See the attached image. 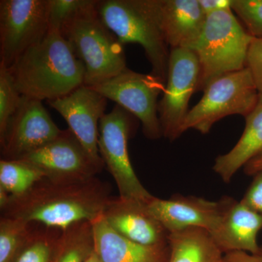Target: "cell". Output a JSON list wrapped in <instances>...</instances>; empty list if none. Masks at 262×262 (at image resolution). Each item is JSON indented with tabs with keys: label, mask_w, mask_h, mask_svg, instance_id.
I'll return each mask as SVG.
<instances>
[{
	"label": "cell",
	"mask_w": 262,
	"mask_h": 262,
	"mask_svg": "<svg viewBox=\"0 0 262 262\" xmlns=\"http://www.w3.org/2000/svg\"><path fill=\"white\" fill-rule=\"evenodd\" d=\"M258 99L259 94L247 67L222 76L207 86L199 102L189 110L182 133L193 129L202 134H208L215 122L226 117L247 116Z\"/></svg>",
	"instance_id": "cell-6"
},
{
	"label": "cell",
	"mask_w": 262,
	"mask_h": 262,
	"mask_svg": "<svg viewBox=\"0 0 262 262\" xmlns=\"http://www.w3.org/2000/svg\"><path fill=\"white\" fill-rule=\"evenodd\" d=\"M111 188L96 177L68 180L44 177L24 195L10 198L3 216L37 222L48 229H67L93 222L111 201Z\"/></svg>",
	"instance_id": "cell-1"
},
{
	"label": "cell",
	"mask_w": 262,
	"mask_h": 262,
	"mask_svg": "<svg viewBox=\"0 0 262 262\" xmlns=\"http://www.w3.org/2000/svg\"><path fill=\"white\" fill-rule=\"evenodd\" d=\"M231 200L224 196L212 201L181 194L165 200L153 196L147 207L169 234L189 228L205 229L211 234L220 225Z\"/></svg>",
	"instance_id": "cell-13"
},
{
	"label": "cell",
	"mask_w": 262,
	"mask_h": 262,
	"mask_svg": "<svg viewBox=\"0 0 262 262\" xmlns=\"http://www.w3.org/2000/svg\"><path fill=\"white\" fill-rule=\"evenodd\" d=\"M98 0H48V31L61 34L76 19L97 6Z\"/></svg>",
	"instance_id": "cell-23"
},
{
	"label": "cell",
	"mask_w": 262,
	"mask_h": 262,
	"mask_svg": "<svg viewBox=\"0 0 262 262\" xmlns=\"http://www.w3.org/2000/svg\"><path fill=\"white\" fill-rule=\"evenodd\" d=\"M251 210L262 215V171L253 176V180L241 201Z\"/></svg>",
	"instance_id": "cell-29"
},
{
	"label": "cell",
	"mask_w": 262,
	"mask_h": 262,
	"mask_svg": "<svg viewBox=\"0 0 262 262\" xmlns=\"http://www.w3.org/2000/svg\"><path fill=\"white\" fill-rule=\"evenodd\" d=\"M62 36L83 63L84 85L94 87L126 70L123 46L101 21L96 8L76 19Z\"/></svg>",
	"instance_id": "cell-5"
},
{
	"label": "cell",
	"mask_w": 262,
	"mask_h": 262,
	"mask_svg": "<svg viewBox=\"0 0 262 262\" xmlns=\"http://www.w3.org/2000/svg\"><path fill=\"white\" fill-rule=\"evenodd\" d=\"M205 15H208L220 10L231 8L232 0H198Z\"/></svg>",
	"instance_id": "cell-31"
},
{
	"label": "cell",
	"mask_w": 262,
	"mask_h": 262,
	"mask_svg": "<svg viewBox=\"0 0 262 262\" xmlns=\"http://www.w3.org/2000/svg\"><path fill=\"white\" fill-rule=\"evenodd\" d=\"M261 230L262 215L232 198L220 225L211 235L223 253L231 251L254 253L261 248L257 238Z\"/></svg>",
	"instance_id": "cell-16"
},
{
	"label": "cell",
	"mask_w": 262,
	"mask_h": 262,
	"mask_svg": "<svg viewBox=\"0 0 262 262\" xmlns=\"http://www.w3.org/2000/svg\"><path fill=\"white\" fill-rule=\"evenodd\" d=\"M103 216L115 232L136 244L147 246L168 244V232L149 211L147 203L112 198Z\"/></svg>",
	"instance_id": "cell-15"
},
{
	"label": "cell",
	"mask_w": 262,
	"mask_h": 262,
	"mask_svg": "<svg viewBox=\"0 0 262 262\" xmlns=\"http://www.w3.org/2000/svg\"><path fill=\"white\" fill-rule=\"evenodd\" d=\"M66 122L90 156L103 163L98 151L100 120L107 99L89 86H80L63 97L48 101ZM104 164V163H103Z\"/></svg>",
	"instance_id": "cell-14"
},
{
	"label": "cell",
	"mask_w": 262,
	"mask_h": 262,
	"mask_svg": "<svg viewBox=\"0 0 262 262\" xmlns=\"http://www.w3.org/2000/svg\"><path fill=\"white\" fill-rule=\"evenodd\" d=\"M199 77V61L194 51L188 48L170 49L165 89L158 103L163 137L169 141H175L183 134L189 100L196 92Z\"/></svg>",
	"instance_id": "cell-9"
},
{
	"label": "cell",
	"mask_w": 262,
	"mask_h": 262,
	"mask_svg": "<svg viewBox=\"0 0 262 262\" xmlns=\"http://www.w3.org/2000/svg\"><path fill=\"white\" fill-rule=\"evenodd\" d=\"M23 96L15 86L9 69L0 63V143L5 134L12 118L16 113Z\"/></svg>",
	"instance_id": "cell-25"
},
{
	"label": "cell",
	"mask_w": 262,
	"mask_h": 262,
	"mask_svg": "<svg viewBox=\"0 0 262 262\" xmlns=\"http://www.w3.org/2000/svg\"><path fill=\"white\" fill-rule=\"evenodd\" d=\"M221 262H262V246L257 253L231 251L224 253Z\"/></svg>",
	"instance_id": "cell-30"
},
{
	"label": "cell",
	"mask_w": 262,
	"mask_h": 262,
	"mask_svg": "<svg viewBox=\"0 0 262 262\" xmlns=\"http://www.w3.org/2000/svg\"><path fill=\"white\" fill-rule=\"evenodd\" d=\"M58 236L46 232H32L12 262H51Z\"/></svg>",
	"instance_id": "cell-26"
},
{
	"label": "cell",
	"mask_w": 262,
	"mask_h": 262,
	"mask_svg": "<svg viewBox=\"0 0 262 262\" xmlns=\"http://www.w3.org/2000/svg\"><path fill=\"white\" fill-rule=\"evenodd\" d=\"M20 219L3 216L0 220V262H12L32 231Z\"/></svg>",
	"instance_id": "cell-24"
},
{
	"label": "cell",
	"mask_w": 262,
	"mask_h": 262,
	"mask_svg": "<svg viewBox=\"0 0 262 262\" xmlns=\"http://www.w3.org/2000/svg\"><path fill=\"white\" fill-rule=\"evenodd\" d=\"M135 118L117 104L110 113L105 114L100 120L98 151L116 183L119 198L148 203L153 195L136 176L127 149Z\"/></svg>",
	"instance_id": "cell-7"
},
{
	"label": "cell",
	"mask_w": 262,
	"mask_h": 262,
	"mask_svg": "<svg viewBox=\"0 0 262 262\" xmlns=\"http://www.w3.org/2000/svg\"><path fill=\"white\" fill-rule=\"evenodd\" d=\"M246 67L251 72L258 94L262 97V39L253 37L248 50Z\"/></svg>",
	"instance_id": "cell-28"
},
{
	"label": "cell",
	"mask_w": 262,
	"mask_h": 262,
	"mask_svg": "<svg viewBox=\"0 0 262 262\" xmlns=\"http://www.w3.org/2000/svg\"><path fill=\"white\" fill-rule=\"evenodd\" d=\"M17 160L28 163L53 179L77 180L96 177L104 164L90 156L68 129L46 145Z\"/></svg>",
	"instance_id": "cell-11"
},
{
	"label": "cell",
	"mask_w": 262,
	"mask_h": 262,
	"mask_svg": "<svg viewBox=\"0 0 262 262\" xmlns=\"http://www.w3.org/2000/svg\"><path fill=\"white\" fill-rule=\"evenodd\" d=\"M40 100L24 96L1 144L5 160H18L61 135Z\"/></svg>",
	"instance_id": "cell-12"
},
{
	"label": "cell",
	"mask_w": 262,
	"mask_h": 262,
	"mask_svg": "<svg viewBox=\"0 0 262 262\" xmlns=\"http://www.w3.org/2000/svg\"><path fill=\"white\" fill-rule=\"evenodd\" d=\"M253 39L232 8L206 15L203 32L191 49L200 64L196 91H204L222 76L246 68Z\"/></svg>",
	"instance_id": "cell-4"
},
{
	"label": "cell",
	"mask_w": 262,
	"mask_h": 262,
	"mask_svg": "<svg viewBox=\"0 0 262 262\" xmlns=\"http://www.w3.org/2000/svg\"><path fill=\"white\" fill-rule=\"evenodd\" d=\"M168 262H221L223 252L205 229L189 228L168 235Z\"/></svg>",
	"instance_id": "cell-20"
},
{
	"label": "cell",
	"mask_w": 262,
	"mask_h": 262,
	"mask_svg": "<svg viewBox=\"0 0 262 262\" xmlns=\"http://www.w3.org/2000/svg\"><path fill=\"white\" fill-rule=\"evenodd\" d=\"M262 171V153L254 159L251 160L244 167V172L246 175L254 176Z\"/></svg>",
	"instance_id": "cell-32"
},
{
	"label": "cell",
	"mask_w": 262,
	"mask_h": 262,
	"mask_svg": "<svg viewBox=\"0 0 262 262\" xmlns=\"http://www.w3.org/2000/svg\"><path fill=\"white\" fill-rule=\"evenodd\" d=\"M231 8L253 37L262 39V0H232Z\"/></svg>",
	"instance_id": "cell-27"
},
{
	"label": "cell",
	"mask_w": 262,
	"mask_h": 262,
	"mask_svg": "<svg viewBox=\"0 0 262 262\" xmlns=\"http://www.w3.org/2000/svg\"><path fill=\"white\" fill-rule=\"evenodd\" d=\"M160 26L170 49H192L206 23L198 0H158Z\"/></svg>",
	"instance_id": "cell-17"
},
{
	"label": "cell",
	"mask_w": 262,
	"mask_h": 262,
	"mask_svg": "<svg viewBox=\"0 0 262 262\" xmlns=\"http://www.w3.org/2000/svg\"><path fill=\"white\" fill-rule=\"evenodd\" d=\"M98 16L122 46L144 48L151 74L166 82L170 49L160 23L158 0H98Z\"/></svg>",
	"instance_id": "cell-3"
},
{
	"label": "cell",
	"mask_w": 262,
	"mask_h": 262,
	"mask_svg": "<svg viewBox=\"0 0 262 262\" xmlns=\"http://www.w3.org/2000/svg\"><path fill=\"white\" fill-rule=\"evenodd\" d=\"M165 84L152 74H141L126 69L118 75L93 88L106 99L121 106L141 122L147 139L163 137L158 116V97Z\"/></svg>",
	"instance_id": "cell-8"
},
{
	"label": "cell",
	"mask_w": 262,
	"mask_h": 262,
	"mask_svg": "<svg viewBox=\"0 0 262 262\" xmlns=\"http://www.w3.org/2000/svg\"><path fill=\"white\" fill-rule=\"evenodd\" d=\"M8 69L22 96L42 101L63 97L84 84L83 63L68 41L53 31Z\"/></svg>",
	"instance_id": "cell-2"
},
{
	"label": "cell",
	"mask_w": 262,
	"mask_h": 262,
	"mask_svg": "<svg viewBox=\"0 0 262 262\" xmlns=\"http://www.w3.org/2000/svg\"><path fill=\"white\" fill-rule=\"evenodd\" d=\"M48 0L0 1V63L10 68L48 32Z\"/></svg>",
	"instance_id": "cell-10"
},
{
	"label": "cell",
	"mask_w": 262,
	"mask_h": 262,
	"mask_svg": "<svg viewBox=\"0 0 262 262\" xmlns=\"http://www.w3.org/2000/svg\"><path fill=\"white\" fill-rule=\"evenodd\" d=\"M46 177L35 167L17 160L0 161V187L11 198L24 195L38 182Z\"/></svg>",
	"instance_id": "cell-22"
},
{
	"label": "cell",
	"mask_w": 262,
	"mask_h": 262,
	"mask_svg": "<svg viewBox=\"0 0 262 262\" xmlns=\"http://www.w3.org/2000/svg\"><path fill=\"white\" fill-rule=\"evenodd\" d=\"M94 251L92 223L80 222L61 230L55 245L51 262H87Z\"/></svg>",
	"instance_id": "cell-21"
},
{
	"label": "cell",
	"mask_w": 262,
	"mask_h": 262,
	"mask_svg": "<svg viewBox=\"0 0 262 262\" xmlns=\"http://www.w3.org/2000/svg\"><path fill=\"white\" fill-rule=\"evenodd\" d=\"M87 262H101V260L98 258L97 255L96 254V253H95V251L94 253H93L92 255H91V257L89 258V260H88Z\"/></svg>",
	"instance_id": "cell-33"
},
{
	"label": "cell",
	"mask_w": 262,
	"mask_h": 262,
	"mask_svg": "<svg viewBox=\"0 0 262 262\" xmlns=\"http://www.w3.org/2000/svg\"><path fill=\"white\" fill-rule=\"evenodd\" d=\"M95 253L101 262H168L169 244L147 246L136 244L117 233L103 214L91 222Z\"/></svg>",
	"instance_id": "cell-18"
},
{
	"label": "cell",
	"mask_w": 262,
	"mask_h": 262,
	"mask_svg": "<svg viewBox=\"0 0 262 262\" xmlns=\"http://www.w3.org/2000/svg\"><path fill=\"white\" fill-rule=\"evenodd\" d=\"M246 127L232 149L215 158L213 170L224 182L232 181L236 173L262 153V97L252 112L245 117Z\"/></svg>",
	"instance_id": "cell-19"
}]
</instances>
